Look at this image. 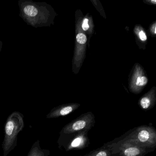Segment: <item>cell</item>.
<instances>
[{
	"label": "cell",
	"mask_w": 156,
	"mask_h": 156,
	"mask_svg": "<svg viewBox=\"0 0 156 156\" xmlns=\"http://www.w3.org/2000/svg\"><path fill=\"white\" fill-rule=\"evenodd\" d=\"M139 36L140 39L142 41H146L147 40V36L146 34L143 31H140L139 33Z\"/></svg>",
	"instance_id": "14"
},
{
	"label": "cell",
	"mask_w": 156,
	"mask_h": 156,
	"mask_svg": "<svg viewBox=\"0 0 156 156\" xmlns=\"http://www.w3.org/2000/svg\"><path fill=\"white\" fill-rule=\"evenodd\" d=\"M80 105L77 104L63 105L53 108L46 115L48 119L57 118L60 117L66 116L76 110Z\"/></svg>",
	"instance_id": "6"
},
{
	"label": "cell",
	"mask_w": 156,
	"mask_h": 156,
	"mask_svg": "<svg viewBox=\"0 0 156 156\" xmlns=\"http://www.w3.org/2000/svg\"><path fill=\"white\" fill-rule=\"evenodd\" d=\"M76 41L78 43L81 44H84L86 43L87 41V38L86 36L83 34H78L76 35Z\"/></svg>",
	"instance_id": "12"
},
{
	"label": "cell",
	"mask_w": 156,
	"mask_h": 156,
	"mask_svg": "<svg viewBox=\"0 0 156 156\" xmlns=\"http://www.w3.org/2000/svg\"><path fill=\"white\" fill-rule=\"evenodd\" d=\"M88 131H81L69 134L60 133L57 140L58 148L66 151L80 150L87 147L90 144Z\"/></svg>",
	"instance_id": "3"
},
{
	"label": "cell",
	"mask_w": 156,
	"mask_h": 156,
	"mask_svg": "<svg viewBox=\"0 0 156 156\" xmlns=\"http://www.w3.org/2000/svg\"><path fill=\"white\" fill-rule=\"evenodd\" d=\"M111 141L118 152L119 156H145L150 152H153L155 150L128 142L115 144Z\"/></svg>",
	"instance_id": "5"
},
{
	"label": "cell",
	"mask_w": 156,
	"mask_h": 156,
	"mask_svg": "<svg viewBox=\"0 0 156 156\" xmlns=\"http://www.w3.org/2000/svg\"><path fill=\"white\" fill-rule=\"evenodd\" d=\"M112 141L115 144L128 142L155 149L156 130L152 126L142 125L130 129Z\"/></svg>",
	"instance_id": "1"
},
{
	"label": "cell",
	"mask_w": 156,
	"mask_h": 156,
	"mask_svg": "<svg viewBox=\"0 0 156 156\" xmlns=\"http://www.w3.org/2000/svg\"><path fill=\"white\" fill-rule=\"evenodd\" d=\"M148 82V79L145 76H139L137 78L136 84L140 87L144 86L147 84Z\"/></svg>",
	"instance_id": "11"
},
{
	"label": "cell",
	"mask_w": 156,
	"mask_h": 156,
	"mask_svg": "<svg viewBox=\"0 0 156 156\" xmlns=\"http://www.w3.org/2000/svg\"><path fill=\"white\" fill-rule=\"evenodd\" d=\"M24 127V116L21 113L15 111L8 117L4 127V138L2 145L3 156H8L16 147L18 135Z\"/></svg>",
	"instance_id": "2"
},
{
	"label": "cell",
	"mask_w": 156,
	"mask_h": 156,
	"mask_svg": "<svg viewBox=\"0 0 156 156\" xmlns=\"http://www.w3.org/2000/svg\"><path fill=\"white\" fill-rule=\"evenodd\" d=\"M88 20L87 19H85L84 20L83 22V30L84 31H87L89 29V26L88 25Z\"/></svg>",
	"instance_id": "13"
},
{
	"label": "cell",
	"mask_w": 156,
	"mask_h": 156,
	"mask_svg": "<svg viewBox=\"0 0 156 156\" xmlns=\"http://www.w3.org/2000/svg\"><path fill=\"white\" fill-rule=\"evenodd\" d=\"M50 154L49 150L42 148L40 140H38L33 144L27 156H49Z\"/></svg>",
	"instance_id": "8"
},
{
	"label": "cell",
	"mask_w": 156,
	"mask_h": 156,
	"mask_svg": "<svg viewBox=\"0 0 156 156\" xmlns=\"http://www.w3.org/2000/svg\"><path fill=\"white\" fill-rule=\"evenodd\" d=\"M95 123V119L94 114L91 112H87L82 114L65 125L60 133L69 134L81 131H89L94 127Z\"/></svg>",
	"instance_id": "4"
},
{
	"label": "cell",
	"mask_w": 156,
	"mask_h": 156,
	"mask_svg": "<svg viewBox=\"0 0 156 156\" xmlns=\"http://www.w3.org/2000/svg\"><path fill=\"white\" fill-rule=\"evenodd\" d=\"M151 2H153L154 4H155L156 3V0H152V1H151Z\"/></svg>",
	"instance_id": "15"
},
{
	"label": "cell",
	"mask_w": 156,
	"mask_h": 156,
	"mask_svg": "<svg viewBox=\"0 0 156 156\" xmlns=\"http://www.w3.org/2000/svg\"><path fill=\"white\" fill-rule=\"evenodd\" d=\"M23 12L27 16L30 17H34L38 13V9L33 5H28L23 9Z\"/></svg>",
	"instance_id": "10"
},
{
	"label": "cell",
	"mask_w": 156,
	"mask_h": 156,
	"mask_svg": "<svg viewBox=\"0 0 156 156\" xmlns=\"http://www.w3.org/2000/svg\"><path fill=\"white\" fill-rule=\"evenodd\" d=\"M139 105L143 110H149L154 106V98L149 96L144 97L140 100Z\"/></svg>",
	"instance_id": "9"
},
{
	"label": "cell",
	"mask_w": 156,
	"mask_h": 156,
	"mask_svg": "<svg viewBox=\"0 0 156 156\" xmlns=\"http://www.w3.org/2000/svg\"><path fill=\"white\" fill-rule=\"evenodd\" d=\"M84 156H119V153L114 144L110 141L104 144L100 147L90 151Z\"/></svg>",
	"instance_id": "7"
}]
</instances>
